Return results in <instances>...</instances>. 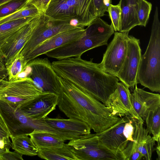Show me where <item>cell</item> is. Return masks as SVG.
Here are the masks:
<instances>
[{"label": "cell", "mask_w": 160, "mask_h": 160, "mask_svg": "<svg viewBox=\"0 0 160 160\" xmlns=\"http://www.w3.org/2000/svg\"><path fill=\"white\" fill-rule=\"evenodd\" d=\"M131 93V101L133 108L142 118L146 111L154 105L160 104V95L146 91L135 86Z\"/></svg>", "instance_id": "19"}, {"label": "cell", "mask_w": 160, "mask_h": 160, "mask_svg": "<svg viewBox=\"0 0 160 160\" xmlns=\"http://www.w3.org/2000/svg\"><path fill=\"white\" fill-rule=\"evenodd\" d=\"M139 39L128 36L126 56L116 77L129 88L137 85V77L142 57Z\"/></svg>", "instance_id": "15"}, {"label": "cell", "mask_w": 160, "mask_h": 160, "mask_svg": "<svg viewBox=\"0 0 160 160\" xmlns=\"http://www.w3.org/2000/svg\"><path fill=\"white\" fill-rule=\"evenodd\" d=\"M23 160L22 155L15 151L11 152L7 149L0 154V160Z\"/></svg>", "instance_id": "33"}, {"label": "cell", "mask_w": 160, "mask_h": 160, "mask_svg": "<svg viewBox=\"0 0 160 160\" xmlns=\"http://www.w3.org/2000/svg\"><path fill=\"white\" fill-rule=\"evenodd\" d=\"M129 88L122 82H118L117 88L109 97L107 107L113 114L120 117L127 116L132 119L144 121L136 112L131 99Z\"/></svg>", "instance_id": "16"}, {"label": "cell", "mask_w": 160, "mask_h": 160, "mask_svg": "<svg viewBox=\"0 0 160 160\" xmlns=\"http://www.w3.org/2000/svg\"><path fill=\"white\" fill-rule=\"evenodd\" d=\"M137 83L152 91L160 92V22L157 7L148 44L139 65Z\"/></svg>", "instance_id": "4"}, {"label": "cell", "mask_w": 160, "mask_h": 160, "mask_svg": "<svg viewBox=\"0 0 160 160\" xmlns=\"http://www.w3.org/2000/svg\"><path fill=\"white\" fill-rule=\"evenodd\" d=\"M45 120L51 127L60 131L77 133L82 135L91 133V129L89 126L77 119L51 118L47 117Z\"/></svg>", "instance_id": "21"}, {"label": "cell", "mask_w": 160, "mask_h": 160, "mask_svg": "<svg viewBox=\"0 0 160 160\" xmlns=\"http://www.w3.org/2000/svg\"><path fill=\"white\" fill-rule=\"evenodd\" d=\"M78 160H123L99 141L96 133L82 135L68 143Z\"/></svg>", "instance_id": "7"}, {"label": "cell", "mask_w": 160, "mask_h": 160, "mask_svg": "<svg viewBox=\"0 0 160 160\" xmlns=\"http://www.w3.org/2000/svg\"><path fill=\"white\" fill-rule=\"evenodd\" d=\"M13 0H0V6Z\"/></svg>", "instance_id": "38"}, {"label": "cell", "mask_w": 160, "mask_h": 160, "mask_svg": "<svg viewBox=\"0 0 160 160\" xmlns=\"http://www.w3.org/2000/svg\"><path fill=\"white\" fill-rule=\"evenodd\" d=\"M0 137L10 140V135L4 122L0 117Z\"/></svg>", "instance_id": "36"}, {"label": "cell", "mask_w": 160, "mask_h": 160, "mask_svg": "<svg viewBox=\"0 0 160 160\" xmlns=\"http://www.w3.org/2000/svg\"><path fill=\"white\" fill-rule=\"evenodd\" d=\"M43 93L28 77L8 81L0 86V99L18 107Z\"/></svg>", "instance_id": "10"}, {"label": "cell", "mask_w": 160, "mask_h": 160, "mask_svg": "<svg viewBox=\"0 0 160 160\" xmlns=\"http://www.w3.org/2000/svg\"><path fill=\"white\" fill-rule=\"evenodd\" d=\"M36 16L23 18L0 25V48L10 37Z\"/></svg>", "instance_id": "26"}, {"label": "cell", "mask_w": 160, "mask_h": 160, "mask_svg": "<svg viewBox=\"0 0 160 160\" xmlns=\"http://www.w3.org/2000/svg\"><path fill=\"white\" fill-rule=\"evenodd\" d=\"M26 77L30 78L34 85L43 92L57 95L60 84L58 76L48 58H35L27 63Z\"/></svg>", "instance_id": "9"}, {"label": "cell", "mask_w": 160, "mask_h": 160, "mask_svg": "<svg viewBox=\"0 0 160 160\" xmlns=\"http://www.w3.org/2000/svg\"><path fill=\"white\" fill-rule=\"evenodd\" d=\"M7 68L8 81H12L19 78L20 74L25 72L26 66L24 63L22 57L18 55Z\"/></svg>", "instance_id": "28"}, {"label": "cell", "mask_w": 160, "mask_h": 160, "mask_svg": "<svg viewBox=\"0 0 160 160\" xmlns=\"http://www.w3.org/2000/svg\"><path fill=\"white\" fill-rule=\"evenodd\" d=\"M140 0H120L121 10L119 32H128L137 26H140L138 10Z\"/></svg>", "instance_id": "20"}, {"label": "cell", "mask_w": 160, "mask_h": 160, "mask_svg": "<svg viewBox=\"0 0 160 160\" xmlns=\"http://www.w3.org/2000/svg\"><path fill=\"white\" fill-rule=\"evenodd\" d=\"M58 78L60 88L57 95V106L67 117L85 122L97 133L106 130L121 119L85 91L65 79Z\"/></svg>", "instance_id": "1"}, {"label": "cell", "mask_w": 160, "mask_h": 160, "mask_svg": "<svg viewBox=\"0 0 160 160\" xmlns=\"http://www.w3.org/2000/svg\"><path fill=\"white\" fill-rule=\"evenodd\" d=\"M50 0H28V3L34 6L41 13H44Z\"/></svg>", "instance_id": "34"}, {"label": "cell", "mask_w": 160, "mask_h": 160, "mask_svg": "<svg viewBox=\"0 0 160 160\" xmlns=\"http://www.w3.org/2000/svg\"><path fill=\"white\" fill-rule=\"evenodd\" d=\"M43 13L36 16L12 34L0 48V55L7 67L18 57L33 32L40 23Z\"/></svg>", "instance_id": "13"}, {"label": "cell", "mask_w": 160, "mask_h": 160, "mask_svg": "<svg viewBox=\"0 0 160 160\" xmlns=\"http://www.w3.org/2000/svg\"><path fill=\"white\" fill-rule=\"evenodd\" d=\"M28 2V0H13L0 6V19L21 9Z\"/></svg>", "instance_id": "29"}, {"label": "cell", "mask_w": 160, "mask_h": 160, "mask_svg": "<svg viewBox=\"0 0 160 160\" xmlns=\"http://www.w3.org/2000/svg\"><path fill=\"white\" fill-rule=\"evenodd\" d=\"M41 13L34 6L28 3L20 10L0 19V25L23 18L36 16Z\"/></svg>", "instance_id": "27"}, {"label": "cell", "mask_w": 160, "mask_h": 160, "mask_svg": "<svg viewBox=\"0 0 160 160\" xmlns=\"http://www.w3.org/2000/svg\"><path fill=\"white\" fill-rule=\"evenodd\" d=\"M85 29L76 27L68 29L54 35L39 45L23 59L24 64L38 57L83 36Z\"/></svg>", "instance_id": "17"}, {"label": "cell", "mask_w": 160, "mask_h": 160, "mask_svg": "<svg viewBox=\"0 0 160 160\" xmlns=\"http://www.w3.org/2000/svg\"><path fill=\"white\" fill-rule=\"evenodd\" d=\"M7 81H6L0 79V86L5 83V82H7Z\"/></svg>", "instance_id": "39"}, {"label": "cell", "mask_w": 160, "mask_h": 160, "mask_svg": "<svg viewBox=\"0 0 160 160\" xmlns=\"http://www.w3.org/2000/svg\"><path fill=\"white\" fill-rule=\"evenodd\" d=\"M37 155L47 160H78L68 143L59 148L38 149Z\"/></svg>", "instance_id": "24"}, {"label": "cell", "mask_w": 160, "mask_h": 160, "mask_svg": "<svg viewBox=\"0 0 160 160\" xmlns=\"http://www.w3.org/2000/svg\"><path fill=\"white\" fill-rule=\"evenodd\" d=\"M71 21L52 19L43 13L40 23L19 55L23 59L35 48L47 40L65 31L78 27L72 25Z\"/></svg>", "instance_id": "12"}, {"label": "cell", "mask_w": 160, "mask_h": 160, "mask_svg": "<svg viewBox=\"0 0 160 160\" xmlns=\"http://www.w3.org/2000/svg\"><path fill=\"white\" fill-rule=\"evenodd\" d=\"M142 119L145 121L146 129L152 134V137L156 142L160 141V104L148 109Z\"/></svg>", "instance_id": "23"}, {"label": "cell", "mask_w": 160, "mask_h": 160, "mask_svg": "<svg viewBox=\"0 0 160 160\" xmlns=\"http://www.w3.org/2000/svg\"><path fill=\"white\" fill-rule=\"evenodd\" d=\"M157 142V145L155 148H154V150H156L158 156V158L157 160H160V141H159Z\"/></svg>", "instance_id": "37"}, {"label": "cell", "mask_w": 160, "mask_h": 160, "mask_svg": "<svg viewBox=\"0 0 160 160\" xmlns=\"http://www.w3.org/2000/svg\"><path fill=\"white\" fill-rule=\"evenodd\" d=\"M152 8L151 3L146 0H140L138 10L140 26L145 27L148 20Z\"/></svg>", "instance_id": "30"}, {"label": "cell", "mask_w": 160, "mask_h": 160, "mask_svg": "<svg viewBox=\"0 0 160 160\" xmlns=\"http://www.w3.org/2000/svg\"><path fill=\"white\" fill-rule=\"evenodd\" d=\"M58 96L50 92H43L19 108L28 117L39 120L45 119L56 109Z\"/></svg>", "instance_id": "18"}, {"label": "cell", "mask_w": 160, "mask_h": 160, "mask_svg": "<svg viewBox=\"0 0 160 160\" xmlns=\"http://www.w3.org/2000/svg\"><path fill=\"white\" fill-rule=\"evenodd\" d=\"M44 13L55 19L76 20L82 28L98 18L93 0H50Z\"/></svg>", "instance_id": "5"}, {"label": "cell", "mask_w": 160, "mask_h": 160, "mask_svg": "<svg viewBox=\"0 0 160 160\" xmlns=\"http://www.w3.org/2000/svg\"><path fill=\"white\" fill-rule=\"evenodd\" d=\"M28 135H22L11 138V148L22 155L31 156L38 155V149Z\"/></svg>", "instance_id": "25"}, {"label": "cell", "mask_w": 160, "mask_h": 160, "mask_svg": "<svg viewBox=\"0 0 160 160\" xmlns=\"http://www.w3.org/2000/svg\"><path fill=\"white\" fill-rule=\"evenodd\" d=\"M0 79L6 81L8 80V73L7 67L0 55Z\"/></svg>", "instance_id": "35"}, {"label": "cell", "mask_w": 160, "mask_h": 160, "mask_svg": "<svg viewBox=\"0 0 160 160\" xmlns=\"http://www.w3.org/2000/svg\"><path fill=\"white\" fill-rule=\"evenodd\" d=\"M58 77L65 79L85 91L105 106L110 95L117 88L119 80L107 73L99 64L82 59L81 56L58 60L52 63Z\"/></svg>", "instance_id": "2"}, {"label": "cell", "mask_w": 160, "mask_h": 160, "mask_svg": "<svg viewBox=\"0 0 160 160\" xmlns=\"http://www.w3.org/2000/svg\"><path fill=\"white\" fill-rule=\"evenodd\" d=\"M0 117L4 122L10 138L28 135L34 130H39L42 126L40 120L27 116L20 108L0 99Z\"/></svg>", "instance_id": "6"}, {"label": "cell", "mask_w": 160, "mask_h": 160, "mask_svg": "<svg viewBox=\"0 0 160 160\" xmlns=\"http://www.w3.org/2000/svg\"><path fill=\"white\" fill-rule=\"evenodd\" d=\"M134 131L132 119L125 116L106 130L96 133L103 145L114 152L122 155L128 143L133 140Z\"/></svg>", "instance_id": "8"}, {"label": "cell", "mask_w": 160, "mask_h": 160, "mask_svg": "<svg viewBox=\"0 0 160 160\" xmlns=\"http://www.w3.org/2000/svg\"><path fill=\"white\" fill-rule=\"evenodd\" d=\"M28 136L38 149L61 148L65 143L62 138L48 132L34 130Z\"/></svg>", "instance_id": "22"}, {"label": "cell", "mask_w": 160, "mask_h": 160, "mask_svg": "<svg viewBox=\"0 0 160 160\" xmlns=\"http://www.w3.org/2000/svg\"><path fill=\"white\" fill-rule=\"evenodd\" d=\"M98 17L101 18L108 12L112 0H93Z\"/></svg>", "instance_id": "32"}, {"label": "cell", "mask_w": 160, "mask_h": 160, "mask_svg": "<svg viewBox=\"0 0 160 160\" xmlns=\"http://www.w3.org/2000/svg\"><path fill=\"white\" fill-rule=\"evenodd\" d=\"M6 150L0 148V154L4 152Z\"/></svg>", "instance_id": "40"}, {"label": "cell", "mask_w": 160, "mask_h": 160, "mask_svg": "<svg viewBox=\"0 0 160 160\" xmlns=\"http://www.w3.org/2000/svg\"><path fill=\"white\" fill-rule=\"evenodd\" d=\"M128 32H114L112 40L108 45L101 62L98 63L105 72L117 76L126 56Z\"/></svg>", "instance_id": "14"}, {"label": "cell", "mask_w": 160, "mask_h": 160, "mask_svg": "<svg viewBox=\"0 0 160 160\" xmlns=\"http://www.w3.org/2000/svg\"><path fill=\"white\" fill-rule=\"evenodd\" d=\"M82 37L50 51L48 57L60 60L80 57L85 52L99 46L108 45V39L114 33L110 25L100 17L93 20L85 29Z\"/></svg>", "instance_id": "3"}, {"label": "cell", "mask_w": 160, "mask_h": 160, "mask_svg": "<svg viewBox=\"0 0 160 160\" xmlns=\"http://www.w3.org/2000/svg\"><path fill=\"white\" fill-rule=\"evenodd\" d=\"M108 12L114 31L119 32L121 18V10L119 4L113 5L111 4L108 8Z\"/></svg>", "instance_id": "31"}, {"label": "cell", "mask_w": 160, "mask_h": 160, "mask_svg": "<svg viewBox=\"0 0 160 160\" xmlns=\"http://www.w3.org/2000/svg\"><path fill=\"white\" fill-rule=\"evenodd\" d=\"M132 120L133 140L128 143L122 152L123 160H140L143 157L147 160H151L156 141L148 134V131L143 126V121Z\"/></svg>", "instance_id": "11"}]
</instances>
